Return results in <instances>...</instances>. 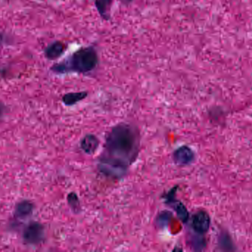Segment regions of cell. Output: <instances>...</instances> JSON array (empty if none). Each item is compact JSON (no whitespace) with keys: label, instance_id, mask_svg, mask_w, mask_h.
I'll return each mask as SVG.
<instances>
[{"label":"cell","instance_id":"obj_12","mask_svg":"<svg viewBox=\"0 0 252 252\" xmlns=\"http://www.w3.org/2000/svg\"><path fill=\"white\" fill-rule=\"evenodd\" d=\"M68 204L72 209V211L75 213H78L81 210V204L79 198L75 192H71L67 196Z\"/></svg>","mask_w":252,"mask_h":252},{"label":"cell","instance_id":"obj_13","mask_svg":"<svg viewBox=\"0 0 252 252\" xmlns=\"http://www.w3.org/2000/svg\"><path fill=\"white\" fill-rule=\"evenodd\" d=\"M134 0H121V2L124 4V5H129L131 4Z\"/></svg>","mask_w":252,"mask_h":252},{"label":"cell","instance_id":"obj_14","mask_svg":"<svg viewBox=\"0 0 252 252\" xmlns=\"http://www.w3.org/2000/svg\"><path fill=\"white\" fill-rule=\"evenodd\" d=\"M4 109H5L4 105L1 102H0V117L4 113Z\"/></svg>","mask_w":252,"mask_h":252},{"label":"cell","instance_id":"obj_11","mask_svg":"<svg viewBox=\"0 0 252 252\" xmlns=\"http://www.w3.org/2000/svg\"><path fill=\"white\" fill-rule=\"evenodd\" d=\"M87 96L88 93L87 91L66 93L62 98V102L66 106H72L85 99Z\"/></svg>","mask_w":252,"mask_h":252},{"label":"cell","instance_id":"obj_9","mask_svg":"<svg viewBox=\"0 0 252 252\" xmlns=\"http://www.w3.org/2000/svg\"><path fill=\"white\" fill-rule=\"evenodd\" d=\"M112 4H113V0H95L94 1L97 13L103 20H110Z\"/></svg>","mask_w":252,"mask_h":252},{"label":"cell","instance_id":"obj_7","mask_svg":"<svg viewBox=\"0 0 252 252\" xmlns=\"http://www.w3.org/2000/svg\"><path fill=\"white\" fill-rule=\"evenodd\" d=\"M66 45L62 41H55L50 43L44 49V54L46 59L50 61L57 60L64 53Z\"/></svg>","mask_w":252,"mask_h":252},{"label":"cell","instance_id":"obj_1","mask_svg":"<svg viewBox=\"0 0 252 252\" xmlns=\"http://www.w3.org/2000/svg\"><path fill=\"white\" fill-rule=\"evenodd\" d=\"M140 142L139 130L131 124L121 123L112 127L99 158V171L107 177L122 179L137 159Z\"/></svg>","mask_w":252,"mask_h":252},{"label":"cell","instance_id":"obj_3","mask_svg":"<svg viewBox=\"0 0 252 252\" xmlns=\"http://www.w3.org/2000/svg\"><path fill=\"white\" fill-rule=\"evenodd\" d=\"M44 228L38 222L30 223L23 232L25 242L29 244H40L44 239Z\"/></svg>","mask_w":252,"mask_h":252},{"label":"cell","instance_id":"obj_5","mask_svg":"<svg viewBox=\"0 0 252 252\" xmlns=\"http://www.w3.org/2000/svg\"><path fill=\"white\" fill-rule=\"evenodd\" d=\"M176 189H177L176 187L173 188L171 189V191H170L166 195V204H168V206H170L172 209L174 210V211L177 214L178 217L180 218V220L183 223H187L188 219H189V213H188L185 206L181 201H178L175 198Z\"/></svg>","mask_w":252,"mask_h":252},{"label":"cell","instance_id":"obj_4","mask_svg":"<svg viewBox=\"0 0 252 252\" xmlns=\"http://www.w3.org/2000/svg\"><path fill=\"white\" fill-rule=\"evenodd\" d=\"M211 220L207 212H197L192 216L191 219V226L192 229L198 235H204L210 229Z\"/></svg>","mask_w":252,"mask_h":252},{"label":"cell","instance_id":"obj_6","mask_svg":"<svg viewBox=\"0 0 252 252\" xmlns=\"http://www.w3.org/2000/svg\"><path fill=\"white\" fill-rule=\"evenodd\" d=\"M173 161L179 166L190 164L195 159L193 151L188 146H182L174 151L173 155Z\"/></svg>","mask_w":252,"mask_h":252},{"label":"cell","instance_id":"obj_8","mask_svg":"<svg viewBox=\"0 0 252 252\" xmlns=\"http://www.w3.org/2000/svg\"><path fill=\"white\" fill-rule=\"evenodd\" d=\"M100 142L94 135H86L81 141V148L87 155H93L98 149Z\"/></svg>","mask_w":252,"mask_h":252},{"label":"cell","instance_id":"obj_15","mask_svg":"<svg viewBox=\"0 0 252 252\" xmlns=\"http://www.w3.org/2000/svg\"><path fill=\"white\" fill-rule=\"evenodd\" d=\"M4 36L0 33V46L4 43Z\"/></svg>","mask_w":252,"mask_h":252},{"label":"cell","instance_id":"obj_2","mask_svg":"<svg viewBox=\"0 0 252 252\" xmlns=\"http://www.w3.org/2000/svg\"><path fill=\"white\" fill-rule=\"evenodd\" d=\"M99 56L93 46H86L74 52L70 56L54 64L50 68L53 73L63 75L68 73H90L97 68Z\"/></svg>","mask_w":252,"mask_h":252},{"label":"cell","instance_id":"obj_10","mask_svg":"<svg viewBox=\"0 0 252 252\" xmlns=\"http://www.w3.org/2000/svg\"><path fill=\"white\" fill-rule=\"evenodd\" d=\"M33 205L28 201H22L16 205L15 216L17 218L25 219L32 214Z\"/></svg>","mask_w":252,"mask_h":252}]
</instances>
